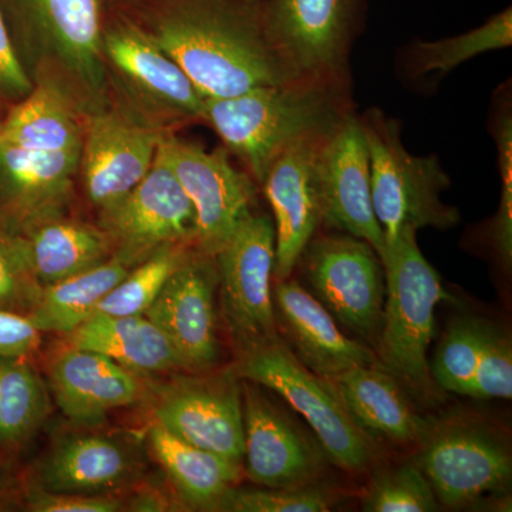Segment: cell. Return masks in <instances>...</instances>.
Returning a JSON list of instances; mask_svg holds the SVG:
<instances>
[{
  "label": "cell",
  "mask_w": 512,
  "mask_h": 512,
  "mask_svg": "<svg viewBox=\"0 0 512 512\" xmlns=\"http://www.w3.org/2000/svg\"><path fill=\"white\" fill-rule=\"evenodd\" d=\"M251 6L241 0H173L150 33L205 97L295 82Z\"/></svg>",
  "instance_id": "obj_1"
},
{
  "label": "cell",
  "mask_w": 512,
  "mask_h": 512,
  "mask_svg": "<svg viewBox=\"0 0 512 512\" xmlns=\"http://www.w3.org/2000/svg\"><path fill=\"white\" fill-rule=\"evenodd\" d=\"M335 83L288 82L238 96L205 97L201 120L262 184L279 154L298 141L328 134L343 119Z\"/></svg>",
  "instance_id": "obj_2"
},
{
  "label": "cell",
  "mask_w": 512,
  "mask_h": 512,
  "mask_svg": "<svg viewBox=\"0 0 512 512\" xmlns=\"http://www.w3.org/2000/svg\"><path fill=\"white\" fill-rule=\"evenodd\" d=\"M380 259L386 298L375 348L377 362L420 399L437 400L441 390L431 376L427 353L436 336L437 306L453 301V296L424 258L416 229L404 228Z\"/></svg>",
  "instance_id": "obj_3"
},
{
  "label": "cell",
  "mask_w": 512,
  "mask_h": 512,
  "mask_svg": "<svg viewBox=\"0 0 512 512\" xmlns=\"http://www.w3.org/2000/svg\"><path fill=\"white\" fill-rule=\"evenodd\" d=\"M235 377L264 386L301 414L330 463L365 473L379 456L376 440L357 427L329 379L313 373L281 338L241 353Z\"/></svg>",
  "instance_id": "obj_4"
},
{
  "label": "cell",
  "mask_w": 512,
  "mask_h": 512,
  "mask_svg": "<svg viewBox=\"0 0 512 512\" xmlns=\"http://www.w3.org/2000/svg\"><path fill=\"white\" fill-rule=\"evenodd\" d=\"M360 121L369 146L373 208L384 249L407 227L419 231L457 225L460 212L441 200L451 183L439 158L409 153L400 141L396 121L380 111H369Z\"/></svg>",
  "instance_id": "obj_5"
},
{
  "label": "cell",
  "mask_w": 512,
  "mask_h": 512,
  "mask_svg": "<svg viewBox=\"0 0 512 512\" xmlns=\"http://www.w3.org/2000/svg\"><path fill=\"white\" fill-rule=\"evenodd\" d=\"M417 444V466L444 507L461 508L510 488V446L476 414L427 417Z\"/></svg>",
  "instance_id": "obj_6"
},
{
  "label": "cell",
  "mask_w": 512,
  "mask_h": 512,
  "mask_svg": "<svg viewBox=\"0 0 512 512\" xmlns=\"http://www.w3.org/2000/svg\"><path fill=\"white\" fill-rule=\"evenodd\" d=\"M312 295L339 325L375 350L382 328L386 276L382 259L362 239H312L302 255Z\"/></svg>",
  "instance_id": "obj_7"
},
{
  "label": "cell",
  "mask_w": 512,
  "mask_h": 512,
  "mask_svg": "<svg viewBox=\"0 0 512 512\" xmlns=\"http://www.w3.org/2000/svg\"><path fill=\"white\" fill-rule=\"evenodd\" d=\"M222 311L241 353L281 338L276 329L272 276L275 225L268 215H251L214 256Z\"/></svg>",
  "instance_id": "obj_8"
},
{
  "label": "cell",
  "mask_w": 512,
  "mask_h": 512,
  "mask_svg": "<svg viewBox=\"0 0 512 512\" xmlns=\"http://www.w3.org/2000/svg\"><path fill=\"white\" fill-rule=\"evenodd\" d=\"M158 151L194 207L195 241L201 254L214 258L252 214L254 181L232 165L224 150L207 151L163 134Z\"/></svg>",
  "instance_id": "obj_9"
},
{
  "label": "cell",
  "mask_w": 512,
  "mask_h": 512,
  "mask_svg": "<svg viewBox=\"0 0 512 512\" xmlns=\"http://www.w3.org/2000/svg\"><path fill=\"white\" fill-rule=\"evenodd\" d=\"M245 473L252 483L266 488H293L316 484L329 458L282 407L264 392L261 384L244 380Z\"/></svg>",
  "instance_id": "obj_10"
},
{
  "label": "cell",
  "mask_w": 512,
  "mask_h": 512,
  "mask_svg": "<svg viewBox=\"0 0 512 512\" xmlns=\"http://www.w3.org/2000/svg\"><path fill=\"white\" fill-rule=\"evenodd\" d=\"M316 175L322 222L384 254V235L372 200L370 156L362 121L345 114L320 141Z\"/></svg>",
  "instance_id": "obj_11"
},
{
  "label": "cell",
  "mask_w": 512,
  "mask_h": 512,
  "mask_svg": "<svg viewBox=\"0 0 512 512\" xmlns=\"http://www.w3.org/2000/svg\"><path fill=\"white\" fill-rule=\"evenodd\" d=\"M353 0H272L266 35L295 82L338 83Z\"/></svg>",
  "instance_id": "obj_12"
},
{
  "label": "cell",
  "mask_w": 512,
  "mask_h": 512,
  "mask_svg": "<svg viewBox=\"0 0 512 512\" xmlns=\"http://www.w3.org/2000/svg\"><path fill=\"white\" fill-rule=\"evenodd\" d=\"M104 60L130 96L165 120L201 119L205 96L147 30L117 20L103 30Z\"/></svg>",
  "instance_id": "obj_13"
},
{
  "label": "cell",
  "mask_w": 512,
  "mask_h": 512,
  "mask_svg": "<svg viewBox=\"0 0 512 512\" xmlns=\"http://www.w3.org/2000/svg\"><path fill=\"white\" fill-rule=\"evenodd\" d=\"M101 224L111 242H119L120 254L134 264L157 249L195 239L197 231L190 198L160 151L146 177L103 210Z\"/></svg>",
  "instance_id": "obj_14"
},
{
  "label": "cell",
  "mask_w": 512,
  "mask_h": 512,
  "mask_svg": "<svg viewBox=\"0 0 512 512\" xmlns=\"http://www.w3.org/2000/svg\"><path fill=\"white\" fill-rule=\"evenodd\" d=\"M163 133L119 110H100L84 127L79 171L101 210L123 200L153 167Z\"/></svg>",
  "instance_id": "obj_15"
},
{
  "label": "cell",
  "mask_w": 512,
  "mask_h": 512,
  "mask_svg": "<svg viewBox=\"0 0 512 512\" xmlns=\"http://www.w3.org/2000/svg\"><path fill=\"white\" fill-rule=\"evenodd\" d=\"M430 372L443 392L473 399L510 400V335L481 316H460L444 330Z\"/></svg>",
  "instance_id": "obj_16"
},
{
  "label": "cell",
  "mask_w": 512,
  "mask_h": 512,
  "mask_svg": "<svg viewBox=\"0 0 512 512\" xmlns=\"http://www.w3.org/2000/svg\"><path fill=\"white\" fill-rule=\"evenodd\" d=\"M325 136L305 138L286 148L262 181L274 212L276 281L292 275L322 224L316 156Z\"/></svg>",
  "instance_id": "obj_17"
},
{
  "label": "cell",
  "mask_w": 512,
  "mask_h": 512,
  "mask_svg": "<svg viewBox=\"0 0 512 512\" xmlns=\"http://www.w3.org/2000/svg\"><path fill=\"white\" fill-rule=\"evenodd\" d=\"M212 256L184 259L144 313L163 330L185 369H208L218 359Z\"/></svg>",
  "instance_id": "obj_18"
},
{
  "label": "cell",
  "mask_w": 512,
  "mask_h": 512,
  "mask_svg": "<svg viewBox=\"0 0 512 512\" xmlns=\"http://www.w3.org/2000/svg\"><path fill=\"white\" fill-rule=\"evenodd\" d=\"M157 424L192 446L241 464L244 457L242 390L235 375L184 380L156 407Z\"/></svg>",
  "instance_id": "obj_19"
},
{
  "label": "cell",
  "mask_w": 512,
  "mask_h": 512,
  "mask_svg": "<svg viewBox=\"0 0 512 512\" xmlns=\"http://www.w3.org/2000/svg\"><path fill=\"white\" fill-rule=\"evenodd\" d=\"M272 299L281 339L316 375L329 379L353 367L379 363L375 350L346 335L332 313L299 282L279 279Z\"/></svg>",
  "instance_id": "obj_20"
},
{
  "label": "cell",
  "mask_w": 512,
  "mask_h": 512,
  "mask_svg": "<svg viewBox=\"0 0 512 512\" xmlns=\"http://www.w3.org/2000/svg\"><path fill=\"white\" fill-rule=\"evenodd\" d=\"M40 46L84 89L104 82L100 0H9Z\"/></svg>",
  "instance_id": "obj_21"
},
{
  "label": "cell",
  "mask_w": 512,
  "mask_h": 512,
  "mask_svg": "<svg viewBox=\"0 0 512 512\" xmlns=\"http://www.w3.org/2000/svg\"><path fill=\"white\" fill-rule=\"evenodd\" d=\"M79 163L80 153H39L0 141V198L20 231L60 217Z\"/></svg>",
  "instance_id": "obj_22"
},
{
  "label": "cell",
  "mask_w": 512,
  "mask_h": 512,
  "mask_svg": "<svg viewBox=\"0 0 512 512\" xmlns=\"http://www.w3.org/2000/svg\"><path fill=\"white\" fill-rule=\"evenodd\" d=\"M50 389L60 410L80 423H96L141 394L137 375L101 353L74 346L53 360Z\"/></svg>",
  "instance_id": "obj_23"
},
{
  "label": "cell",
  "mask_w": 512,
  "mask_h": 512,
  "mask_svg": "<svg viewBox=\"0 0 512 512\" xmlns=\"http://www.w3.org/2000/svg\"><path fill=\"white\" fill-rule=\"evenodd\" d=\"M329 380L346 412L367 436L396 444L417 443L426 417L414 410L403 384L379 363L353 367Z\"/></svg>",
  "instance_id": "obj_24"
},
{
  "label": "cell",
  "mask_w": 512,
  "mask_h": 512,
  "mask_svg": "<svg viewBox=\"0 0 512 512\" xmlns=\"http://www.w3.org/2000/svg\"><path fill=\"white\" fill-rule=\"evenodd\" d=\"M9 242L26 275L45 286L103 264L113 244L106 232L60 217L22 229Z\"/></svg>",
  "instance_id": "obj_25"
},
{
  "label": "cell",
  "mask_w": 512,
  "mask_h": 512,
  "mask_svg": "<svg viewBox=\"0 0 512 512\" xmlns=\"http://www.w3.org/2000/svg\"><path fill=\"white\" fill-rule=\"evenodd\" d=\"M69 335L74 348L101 353L137 376L183 367L163 330L146 315H93Z\"/></svg>",
  "instance_id": "obj_26"
},
{
  "label": "cell",
  "mask_w": 512,
  "mask_h": 512,
  "mask_svg": "<svg viewBox=\"0 0 512 512\" xmlns=\"http://www.w3.org/2000/svg\"><path fill=\"white\" fill-rule=\"evenodd\" d=\"M84 127L67 94L46 82L13 107L3 120L0 141L39 153H80Z\"/></svg>",
  "instance_id": "obj_27"
},
{
  "label": "cell",
  "mask_w": 512,
  "mask_h": 512,
  "mask_svg": "<svg viewBox=\"0 0 512 512\" xmlns=\"http://www.w3.org/2000/svg\"><path fill=\"white\" fill-rule=\"evenodd\" d=\"M133 463L126 448L109 437L79 436L62 441L43 467L45 490L97 494L130 477Z\"/></svg>",
  "instance_id": "obj_28"
},
{
  "label": "cell",
  "mask_w": 512,
  "mask_h": 512,
  "mask_svg": "<svg viewBox=\"0 0 512 512\" xmlns=\"http://www.w3.org/2000/svg\"><path fill=\"white\" fill-rule=\"evenodd\" d=\"M154 457L192 507L212 510L215 501L241 477V464L178 439L156 423L150 431Z\"/></svg>",
  "instance_id": "obj_29"
},
{
  "label": "cell",
  "mask_w": 512,
  "mask_h": 512,
  "mask_svg": "<svg viewBox=\"0 0 512 512\" xmlns=\"http://www.w3.org/2000/svg\"><path fill=\"white\" fill-rule=\"evenodd\" d=\"M133 265L136 264L119 252L89 271L45 286L29 318L40 332L72 333L92 318L101 299Z\"/></svg>",
  "instance_id": "obj_30"
},
{
  "label": "cell",
  "mask_w": 512,
  "mask_h": 512,
  "mask_svg": "<svg viewBox=\"0 0 512 512\" xmlns=\"http://www.w3.org/2000/svg\"><path fill=\"white\" fill-rule=\"evenodd\" d=\"M26 357H0V443L32 436L49 413V394Z\"/></svg>",
  "instance_id": "obj_31"
},
{
  "label": "cell",
  "mask_w": 512,
  "mask_h": 512,
  "mask_svg": "<svg viewBox=\"0 0 512 512\" xmlns=\"http://www.w3.org/2000/svg\"><path fill=\"white\" fill-rule=\"evenodd\" d=\"M184 259L173 245L157 249L137 268L130 269L119 284L101 299L93 315H144Z\"/></svg>",
  "instance_id": "obj_32"
},
{
  "label": "cell",
  "mask_w": 512,
  "mask_h": 512,
  "mask_svg": "<svg viewBox=\"0 0 512 512\" xmlns=\"http://www.w3.org/2000/svg\"><path fill=\"white\" fill-rule=\"evenodd\" d=\"M512 43V13L504 10L480 28L464 35L448 37L417 46V64L423 73H450L460 64L491 50L505 49Z\"/></svg>",
  "instance_id": "obj_33"
},
{
  "label": "cell",
  "mask_w": 512,
  "mask_h": 512,
  "mask_svg": "<svg viewBox=\"0 0 512 512\" xmlns=\"http://www.w3.org/2000/svg\"><path fill=\"white\" fill-rule=\"evenodd\" d=\"M366 512H433L441 505L417 463L375 471L363 495Z\"/></svg>",
  "instance_id": "obj_34"
},
{
  "label": "cell",
  "mask_w": 512,
  "mask_h": 512,
  "mask_svg": "<svg viewBox=\"0 0 512 512\" xmlns=\"http://www.w3.org/2000/svg\"><path fill=\"white\" fill-rule=\"evenodd\" d=\"M335 505L333 493L318 484L293 488H228L212 511L325 512Z\"/></svg>",
  "instance_id": "obj_35"
},
{
  "label": "cell",
  "mask_w": 512,
  "mask_h": 512,
  "mask_svg": "<svg viewBox=\"0 0 512 512\" xmlns=\"http://www.w3.org/2000/svg\"><path fill=\"white\" fill-rule=\"evenodd\" d=\"M498 170L501 177V200L493 225L495 252L505 271L512 265V123L510 114H504L495 123Z\"/></svg>",
  "instance_id": "obj_36"
},
{
  "label": "cell",
  "mask_w": 512,
  "mask_h": 512,
  "mask_svg": "<svg viewBox=\"0 0 512 512\" xmlns=\"http://www.w3.org/2000/svg\"><path fill=\"white\" fill-rule=\"evenodd\" d=\"M30 510L37 512H116L119 500L94 494L55 493L36 490L29 495Z\"/></svg>",
  "instance_id": "obj_37"
},
{
  "label": "cell",
  "mask_w": 512,
  "mask_h": 512,
  "mask_svg": "<svg viewBox=\"0 0 512 512\" xmlns=\"http://www.w3.org/2000/svg\"><path fill=\"white\" fill-rule=\"evenodd\" d=\"M33 87L35 86L13 47L8 26L0 10V99H25Z\"/></svg>",
  "instance_id": "obj_38"
},
{
  "label": "cell",
  "mask_w": 512,
  "mask_h": 512,
  "mask_svg": "<svg viewBox=\"0 0 512 512\" xmlns=\"http://www.w3.org/2000/svg\"><path fill=\"white\" fill-rule=\"evenodd\" d=\"M40 330L29 316L0 309V357H26L35 352Z\"/></svg>",
  "instance_id": "obj_39"
},
{
  "label": "cell",
  "mask_w": 512,
  "mask_h": 512,
  "mask_svg": "<svg viewBox=\"0 0 512 512\" xmlns=\"http://www.w3.org/2000/svg\"><path fill=\"white\" fill-rule=\"evenodd\" d=\"M26 276L9 239L0 238V306L10 305L22 295Z\"/></svg>",
  "instance_id": "obj_40"
},
{
  "label": "cell",
  "mask_w": 512,
  "mask_h": 512,
  "mask_svg": "<svg viewBox=\"0 0 512 512\" xmlns=\"http://www.w3.org/2000/svg\"><path fill=\"white\" fill-rule=\"evenodd\" d=\"M165 507H167V503H165L164 498L160 494L150 491V493L138 495L131 510L164 511L167 510Z\"/></svg>",
  "instance_id": "obj_41"
},
{
  "label": "cell",
  "mask_w": 512,
  "mask_h": 512,
  "mask_svg": "<svg viewBox=\"0 0 512 512\" xmlns=\"http://www.w3.org/2000/svg\"><path fill=\"white\" fill-rule=\"evenodd\" d=\"M241 2L247 3V5H254L258 0H241Z\"/></svg>",
  "instance_id": "obj_42"
},
{
  "label": "cell",
  "mask_w": 512,
  "mask_h": 512,
  "mask_svg": "<svg viewBox=\"0 0 512 512\" xmlns=\"http://www.w3.org/2000/svg\"><path fill=\"white\" fill-rule=\"evenodd\" d=\"M3 120H0V136H2Z\"/></svg>",
  "instance_id": "obj_43"
}]
</instances>
